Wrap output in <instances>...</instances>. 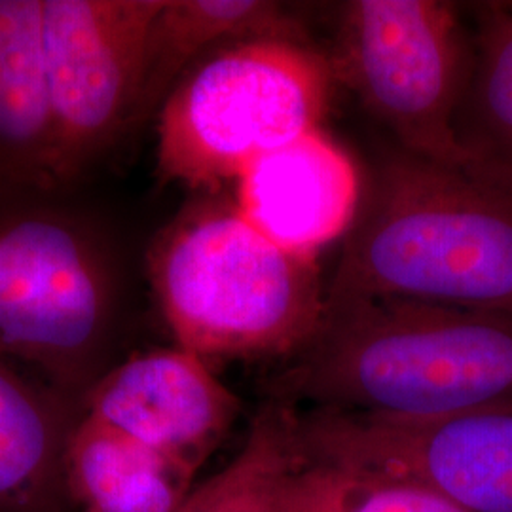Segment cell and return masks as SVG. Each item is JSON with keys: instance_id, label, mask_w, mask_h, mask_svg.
<instances>
[{"instance_id": "6da1fadb", "label": "cell", "mask_w": 512, "mask_h": 512, "mask_svg": "<svg viewBox=\"0 0 512 512\" xmlns=\"http://www.w3.org/2000/svg\"><path fill=\"white\" fill-rule=\"evenodd\" d=\"M270 399L423 418L512 401V317L410 298L327 300Z\"/></svg>"}, {"instance_id": "7a4b0ae2", "label": "cell", "mask_w": 512, "mask_h": 512, "mask_svg": "<svg viewBox=\"0 0 512 512\" xmlns=\"http://www.w3.org/2000/svg\"><path fill=\"white\" fill-rule=\"evenodd\" d=\"M346 298L512 317V192L401 148L385 156L327 287Z\"/></svg>"}, {"instance_id": "3957f363", "label": "cell", "mask_w": 512, "mask_h": 512, "mask_svg": "<svg viewBox=\"0 0 512 512\" xmlns=\"http://www.w3.org/2000/svg\"><path fill=\"white\" fill-rule=\"evenodd\" d=\"M148 272L177 346L205 361H289L325 317L317 256L275 245L236 205L184 213L156 239Z\"/></svg>"}, {"instance_id": "277c9868", "label": "cell", "mask_w": 512, "mask_h": 512, "mask_svg": "<svg viewBox=\"0 0 512 512\" xmlns=\"http://www.w3.org/2000/svg\"><path fill=\"white\" fill-rule=\"evenodd\" d=\"M120 277L105 232L57 196L0 200V359L82 403L103 374Z\"/></svg>"}, {"instance_id": "5b68a950", "label": "cell", "mask_w": 512, "mask_h": 512, "mask_svg": "<svg viewBox=\"0 0 512 512\" xmlns=\"http://www.w3.org/2000/svg\"><path fill=\"white\" fill-rule=\"evenodd\" d=\"M329 55L310 44L255 38L207 55L158 112L165 183L215 188L255 158L319 129L329 110Z\"/></svg>"}, {"instance_id": "8992f818", "label": "cell", "mask_w": 512, "mask_h": 512, "mask_svg": "<svg viewBox=\"0 0 512 512\" xmlns=\"http://www.w3.org/2000/svg\"><path fill=\"white\" fill-rule=\"evenodd\" d=\"M334 80L357 95L401 150L475 175L456 135L473 65V38L440 0H353L342 8Z\"/></svg>"}, {"instance_id": "52a82bcc", "label": "cell", "mask_w": 512, "mask_h": 512, "mask_svg": "<svg viewBox=\"0 0 512 512\" xmlns=\"http://www.w3.org/2000/svg\"><path fill=\"white\" fill-rule=\"evenodd\" d=\"M296 454L399 476L467 512H512V401L440 416L296 412Z\"/></svg>"}, {"instance_id": "ba28073f", "label": "cell", "mask_w": 512, "mask_h": 512, "mask_svg": "<svg viewBox=\"0 0 512 512\" xmlns=\"http://www.w3.org/2000/svg\"><path fill=\"white\" fill-rule=\"evenodd\" d=\"M164 0H42L55 183L82 179L129 131L143 50Z\"/></svg>"}, {"instance_id": "9c48e42d", "label": "cell", "mask_w": 512, "mask_h": 512, "mask_svg": "<svg viewBox=\"0 0 512 512\" xmlns=\"http://www.w3.org/2000/svg\"><path fill=\"white\" fill-rule=\"evenodd\" d=\"M82 408L198 475L236 425L241 401L205 359L175 346L107 368Z\"/></svg>"}, {"instance_id": "30bf717a", "label": "cell", "mask_w": 512, "mask_h": 512, "mask_svg": "<svg viewBox=\"0 0 512 512\" xmlns=\"http://www.w3.org/2000/svg\"><path fill=\"white\" fill-rule=\"evenodd\" d=\"M236 183L239 213L296 255L317 256L357 219V169L321 128L258 156Z\"/></svg>"}, {"instance_id": "8fae6325", "label": "cell", "mask_w": 512, "mask_h": 512, "mask_svg": "<svg viewBox=\"0 0 512 512\" xmlns=\"http://www.w3.org/2000/svg\"><path fill=\"white\" fill-rule=\"evenodd\" d=\"M59 196L42 0H0V200Z\"/></svg>"}, {"instance_id": "7c38bea8", "label": "cell", "mask_w": 512, "mask_h": 512, "mask_svg": "<svg viewBox=\"0 0 512 512\" xmlns=\"http://www.w3.org/2000/svg\"><path fill=\"white\" fill-rule=\"evenodd\" d=\"M82 403L0 359V512H73L63 461Z\"/></svg>"}, {"instance_id": "4fadbf2b", "label": "cell", "mask_w": 512, "mask_h": 512, "mask_svg": "<svg viewBox=\"0 0 512 512\" xmlns=\"http://www.w3.org/2000/svg\"><path fill=\"white\" fill-rule=\"evenodd\" d=\"M281 38L310 44L296 19L268 0H164L148 29L129 129L160 112L200 59L224 46Z\"/></svg>"}, {"instance_id": "5bb4252c", "label": "cell", "mask_w": 512, "mask_h": 512, "mask_svg": "<svg viewBox=\"0 0 512 512\" xmlns=\"http://www.w3.org/2000/svg\"><path fill=\"white\" fill-rule=\"evenodd\" d=\"M196 473L82 414L67 440L63 480L73 512H177Z\"/></svg>"}, {"instance_id": "9a60e30c", "label": "cell", "mask_w": 512, "mask_h": 512, "mask_svg": "<svg viewBox=\"0 0 512 512\" xmlns=\"http://www.w3.org/2000/svg\"><path fill=\"white\" fill-rule=\"evenodd\" d=\"M476 179L512 192V8L476 6L473 65L456 114Z\"/></svg>"}, {"instance_id": "2e32d148", "label": "cell", "mask_w": 512, "mask_h": 512, "mask_svg": "<svg viewBox=\"0 0 512 512\" xmlns=\"http://www.w3.org/2000/svg\"><path fill=\"white\" fill-rule=\"evenodd\" d=\"M296 412L274 399L262 404L236 458L194 488L177 512H277L281 480L296 461Z\"/></svg>"}, {"instance_id": "e0dca14e", "label": "cell", "mask_w": 512, "mask_h": 512, "mask_svg": "<svg viewBox=\"0 0 512 512\" xmlns=\"http://www.w3.org/2000/svg\"><path fill=\"white\" fill-rule=\"evenodd\" d=\"M277 512H467L399 476L298 458L283 476Z\"/></svg>"}]
</instances>
